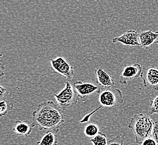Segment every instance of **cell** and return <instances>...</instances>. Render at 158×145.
Segmentation results:
<instances>
[{
	"instance_id": "obj_1",
	"label": "cell",
	"mask_w": 158,
	"mask_h": 145,
	"mask_svg": "<svg viewBox=\"0 0 158 145\" xmlns=\"http://www.w3.org/2000/svg\"><path fill=\"white\" fill-rule=\"evenodd\" d=\"M32 124L39 130H51L60 132L61 124L64 122L62 110L52 101H46L40 104L32 115Z\"/></svg>"
},
{
	"instance_id": "obj_2",
	"label": "cell",
	"mask_w": 158,
	"mask_h": 145,
	"mask_svg": "<svg viewBox=\"0 0 158 145\" xmlns=\"http://www.w3.org/2000/svg\"><path fill=\"white\" fill-rule=\"evenodd\" d=\"M154 124V122L152 118L140 113L135 115L132 117L128 127L134 131L136 142L141 145L144 139L152 136Z\"/></svg>"
},
{
	"instance_id": "obj_3",
	"label": "cell",
	"mask_w": 158,
	"mask_h": 145,
	"mask_svg": "<svg viewBox=\"0 0 158 145\" xmlns=\"http://www.w3.org/2000/svg\"><path fill=\"white\" fill-rule=\"evenodd\" d=\"M53 96L58 107L63 111L77 104L80 99L75 88L69 81L66 82L64 87L58 94H53Z\"/></svg>"
},
{
	"instance_id": "obj_4",
	"label": "cell",
	"mask_w": 158,
	"mask_h": 145,
	"mask_svg": "<svg viewBox=\"0 0 158 145\" xmlns=\"http://www.w3.org/2000/svg\"><path fill=\"white\" fill-rule=\"evenodd\" d=\"M99 102L105 107L115 108L124 102L123 94L119 89L106 88L99 94Z\"/></svg>"
},
{
	"instance_id": "obj_5",
	"label": "cell",
	"mask_w": 158,
	"mask_h": 145,
	"mask_svg": "<svg viewBox=\"0 0 158 145\" xmlns=\"http://www.w3.org/2000/svg\"><path fill=\"white\" fill-rule=\"evenodd\" d=\"M50 64L52 70L58 75L68 80L75 77L73 67L64 57H58L55 59H50Z\"/></svg>"
},
{
	"instance_id": "obj_6",
	"label": "cell",
	"mask_w": 158,
	"mask_h": 145,
	"mask_svg": "<svg viewBox=\"0 0 158 145\" xmlns=\"http://www.w3.org/2000/svg\"><path fill=\"white\" fill-rule=\"evenodd\" d=\"M73 85L79 94V97L84 102L87 97L93 94H99L101 92L99 86L90 82L76 81L73 83Z\"/></svg>"
},
{
	"instance_id": "obj_7",
	"label": "cell",
	"mask_w": 158,
	"mask_h": 145,
	"mask_svg": "<svg viewBox=\"0 0 158 145\" xmlns=\"http://www.w3.org/2000/svg\"><path fill=\"white\" fill-rule=\"evenodd\" d=\"M113 43L119 42L128 47L140 46V33L135 30H130L123 33L121 36L113 38Z\"/></svg>"
},
{
	"instance_id": "obj_8",
	"label": "cell",
	"mask_w": 158,
	"mask_h": 145,
	"mask_svg": "<svg viewBox=\"0 0 158 145\" xmlns=\"http://www.w3.org/2000/svg\"><path fill=\"white\" fill-rule=\"evenodd\" d=\"M143 72V67L140 64L126 66L119 76V83L122 84H127L128 80L139 77Z\"/></svg>"
},
{
	"instance_id": "obj_9",
	"label": "cell",
	"mask_w": 158,
	"mask_h": 145,
	"mask_svg": "<svg viewBox=\"0 0 158 145\" xmlns=\"http://www.w3.org/2000/svg\"><path fill=\"white\" fill-rule=\"evenodd\" d=\"M97 83L99 86L105 88H110L115 85L112 76L102 67H98L95 70Z\"/></svg>"
},
{
	"instance_id": "obj_10",
	"label": "cell",
	"mask_w": 158,
	"mask_h": 145,
	"mask_svg": "<svg viewBox=\"0 0 158 145\" xmlns=\"http://www.w3.org/2000/svg\"><path fill=\"white\" fill-rule=\"evenodd\" d=\"M141 76L145 87H152L158 90V69L154 68H148L143 72Z\"/></svg>"
},
{
	"instance_id": "obj_11",
	"label": "cell",
	"mask_w": 158,
	"mask_h": 145,
	"mask_svg": "<svg viewBox=\"0 0 158 145\" xmlns=\"http://www.w3.org/2000/svg\"><path fill=\"white\" fill-rule=\"evenodd\" d=\"M141 47L149 49L150 46L158 44V31L152 32V30L143 31L140 33Z\"/></svg>"
},
{
	"instance_id": "obj_12",
	"label": "cell",
	"mask_w": 158,
	"mask_h": 145,
	"mask_svg": "<svg viewBox=\"0 0 158 145\" xmlns=\"http://www.w3.org/2000/svg\"><path fill=\"white\" fill-rule=\"evenodd\" d=\"M33 125L29 122L25 121H16L12 130L15 133L20 136H27L31 134Z\"/></svg>"
},
{
	"instance_id": "obj_13",
	"label": "cell",
	"mask_w": 158,
	"mask_h": 145,
	"mask_svg": "<svg viewBox=\"0 0 158 145\" xmlns=\"http://www.w3.org/2000/svg\"><path fill=\"white\" fill-rule=\"evenodd\" d=\"M37 145H56L58 143L57 136L50 131H48L43 136L41 139L37 142Z\"/></svg>"
},
{
	"instance_id": "obj_14",
	"label": "cell",
	"mask_w": 158,
	"mask_h": 145,
	"mask_svg": "<svg viewBox=\"0 0 158 145\" xmlns=\"http://www.w3.org/2000/svg\"><path fill=\"white\" fill-rule=\"evenodd\" d=\"M100 132L99 128L97 124L89 123L84 128V134L88 137L93 138Z\"/></svg>"
},
{
	"instance_id": "obj_15",
	"label": "cell",
	"mask_w": 158,
	"mask_h": 145,
	"mask_svg": "<svg viewBox=\"0 0 158 145\" xmlns=\"http://www.w3.org/2000/svg\"><path fill=\"white\" fill-rule=\"evenodd\" d=\"M90 141L94 145H108V139L106 135L99 132L96 136L91 138Z\"/></svg>"
},
{
	"instance_id": "obj_16",
	"label": "cell",
	"mask_w": 158,
	"mask_h": 145,
	"mask_svg": "<svg viewBox=\"0 0 158 145\" xmlns=\"http://www.w3.org/2000/svg\"><path fill=\"white\" fill-rule=\"evenodd\" d=\"M12 104H11V105L9 106L5 100H2L1 101V103H0V115H1V116H5L7 115V113H8L9 110L12 109L11 108H10V106H11Z\"/></svg>"
},
{
	"instance_id": "obj_17",
	"label": "cell",
	"mask_w": 158,
	"mask_h": 145,
	"mask_svg": "<svg viewBox=\"0 0 158 145\" xmlns=\"http://www.w3.org/2000/svg\"><path fill=\"white\" fill-rule=\"evenodd\" d=\"M149 114H158V96L154 100H151Z\"/></svg>"
},
{
	"instance_id": "obj_18",
	"label": "cell",
	"mask_w": 158,
	"mask_h": 145,
	"mask_svg": "<svg viewBox=\"0 0 158 145\" xmlns=\"http://www.w3.org/2000/svg\"><path fill=\"white\" fill-rule=\"evenodd\" d=\"M151 136L152 138H154V139H155L158 145V121L154 122Z\"/></svg>"
},
{
	"instance_id": "obj_19",
	"label": "cell",
	"mask_w": 158,
	"mask_h": 145,
	"mask_svg": "<svg viewBox=\"0 0 158 145\" xmlns=\"http://www.w3.org/2000/svg\"><path fill=\"white\" fill-rule=\"evenodd\" d=\"M123 145V140L120 136H117L114 139L108 141V145Z\"/></svg>"
},
{
	"instance_id": "obj_20",
	"label": "cell",
	"mask_w": 158,
	"mask_h": 145,
	"mask_svg": "<svg viewBox=\"0 0 158 145\" xmlns=\"http://www.w3.org/2000/svg\"><path fill=\"white\" fill-rule=\"evenodd\" d=\"M141 145H158L157 142H156L154 138H152V136H149L146 138L143 141Z\"/></svg>"
},
{
	"instance_id": "obj_21",
	"label": "cell",
	"mask_w": 158,
	"mask_h": 145,
	"mask_svg": "<svg viewBox=\"0 0 158 145\" xmlns=\"http://www.w3.org/2000/svg\"><path fill=\"white\" fill-rule=\"evenodd\" d=\"M7 93V89L6 88L3 87L2 85L0 86V98L2 99L5 97V94Z\"/></svg>"
},
{
	"instance_id": "obj_22",
	"label": "cell",
	"mask_w": 158,
	"mask_h": 145,
	"mask_svg": "<svg viewBox=\"0 0 158 145\" xmlns=\"http://www.w3.org/2000/svg\"><path fill=\"white\" fill-rule=\"evenodd\" d=\"M4 68H5V67L3 66V64L2 63L1 64V76L3 75V70L4 69Z\"/></svg>"
},
{
	"instance_id": "obj_23",
	"label": "cell",
	"mask_w": 158,
	"mask_h": 145,
	"mask_svg": "<svg viewBox=\"0 0 158 145\" xmlns=\"http://www.w3.org/2000/svg\"><path fill=\"white\" fill-rule=\"evenodd\" d=\"M27 1H29V0H27Z\"/></svg>"
}]
</instances>
